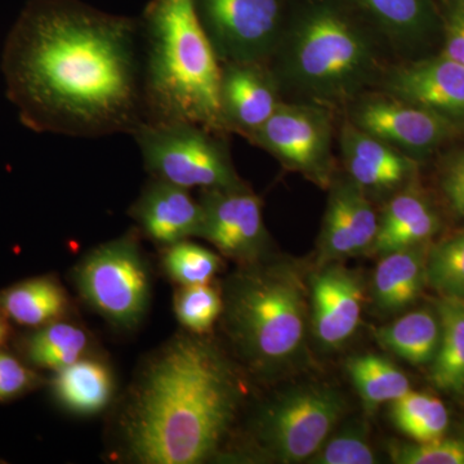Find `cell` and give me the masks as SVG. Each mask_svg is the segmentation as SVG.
I'll return each instance as SVG.
<instances>
[{"label": "cell", "instance_id": "1", "mask_svg": "<svg viewBox=\"0 0 464 464\" xmlns=\"http://www.w3.org/2000/svg\"><path fill=\"white\" fill-rule=\"evenodd\" d=\"M5 93L36 133L94 139L145 121L140 20L82 0H30L3 48Z\"/></svg>", "mask_w": 464, "mask_h": 464}, {"label": "cell", "instance_id": "2", "mask_svg": "<svg viewBox=\"0 0 464 464\" xmlns=\"http://www.w3.org/2000/svg\"><path fill=\"white\" fill-rule=\"evenodd\" d=\"M179 335L143 366L121 417L128 459L198 464L230 432L243 400L224 351L201 334Z\"/></svg>", "mask_w": 464, "mask_h": 464}, {"label": "cell", "instance_id": "3", "mask_svg": "<svg viewBox=\"0 0 464 464\" xmlns=\"http://www.w3.org/2000/svg\"><path fill=\"white\" fill-rule=\"evenodd\" d=\"M143 115L225 132L222 63L195 0H150L140 20Z\"/></svg>", "mask_w": 464, "mask_h": 464}, {"label": "cell", "instance_id": "4", "mask_svg": "<svg viewBox=\"0 0 464 464\" xmlns=\"http://www.w3.org/2000/svg\"><path fill=\"white\" fill-rule=\"evenodd\" d=\"M307 292L288 265L244 266L230 280L224 301L226 331L255 372L279 371L304 347Z\"/></svg>", "mask_w": 464, "mask_h": 464}, {"label": "cell", "instance_id": "5", "mask_svg": "<svg viewBox=\"0 0 464 464\" xmlns=\"http://www.w3.org/2000/svg\"><path fill=\"white\" fill-rule=\"evenodd\" d=\"M283 44L284 79L316 100L350 97L374 67L369 42L331 9L308 14Z\"/></svg>", "mask_w": 464, "mask_h": 464}, {"label": "cell", "instance_id": "6", "mask_svg": "<svg viewBox=\"0 0 464 464\" xmlns=\"http://www.w3.org/2000/svg\"><path fill=\"white\" fill-rule=\"evenodd\" d=\"M215 130L194 123H148L132 133L152 179L179 188H234L241 179Z\"/></svg>", "mask_w": 464, "mask_h": 464}, {"label": "cell", "instance_id": "7", "mask_svg": "<svg viewBox=\"0 0 464 464\" xmlns=\"http://www.w3.org/2000/svg\"><path fill=\"white\" fill-rule=\"evenodd\" d=\"M74 279L82 297L119 328L142 322L150 302V273L136 235L101 244L76 266Z\"/></svg>", "mask_w": 464, "mask_h": 464}, {"label": "cell", "instance_id": "8", "mask_svg": "<svg viewBox=\"0 0 464 464\" xmlns=\"http://www.w3.org/2000/svg\"><path fill=\"white\" fill-rule=\"evenodd\" d=\"M344 409L341 393L331 387L288 391L259 414L258 441L279 462L310 460L332 435Z\"/></svg>", "mask_w": 464, "mask_h": 464}, {"label": "cell", "instance_id": "9", "mask_svg": "<svg viewBox=\"0 0 464 464\" xmlns=\"http://www.w3.org/2000/svg\"><path fill=\"white\" fill-rule=\"evenodd\" d=\"M222 63H259L279 50L280 0H195Z\"/></svg>", "mask_w": 464, "mask_h": 464}, {"label": "cell", "instance_id": "10", "mask_svg": "<svg viewBox=\"0 0 464 464\" xmlns=\"http://www.w3.org/2000/svg\"><path fill=\"white\" fill-rule=\"evenodd\" d=\"M249 139L289 169L322 188L331 185L332 125L323 109L282 102Z\"/></svg>", "mask_w": 464, "mask_h": 464}, {"label": "cell", "instance_id": "11", "mask_svg": "<svg viewBox=\"0 0 464 464\" xmlns=\"http://www.w3.org/2000/svg\"><path fill=\"white\" fill-rule=\"evenodd\" d=\"M199 203L203 209L199 237L243 267L261 261L268 235L258 197L241 183L234 188L201 190Z\"/></svg>", "mask_w": 464, "mask_h": 464}, {"label": "cell", "instance_id": "12", "mask_svg": "<svg viewBox=\"0 0 464 464\" xmlns=\"http://www.w3.org/2000/svg\"><path fill=\"white\" fill-rule=\"evenodd\" d=\"M353 124L411 154H424L435 149L450 136L454 127L450 119L396 97H375L360 103Z\"/></svg>", "mask_w": 464, "mask_h": 464}, {"label": "cell", "instance_id": "13", "mask_svg": "<svg viewBox=\"0 0 464 464\" xmlns=\"http://www.w3.org/2000/svg\"><path fill=\"white\" fill-rule=\"evenodd\" d=\"M314 334L328 350L340 348L359 328L364 289L359 276L340 265L322 266L311 282Z\"/></svg>", "mask_w": 464, "mask_h": 464}, {"label": "cell", "instance_id": "14", "mask_svg": "<svg viewBox=\"0 0 464 464\" xmlns=\"http://www.w3.org/2000/svg\"><path fill=\"white\" fill-rule=\"evenodd\" d=\"M377 232L378 217L365 191L351 179L335 183L320 235V265L355 257L371 250Z\"/></svg>", "mask_w": 464, "mask_h": 464}, {"label": "cell", "instance_id": "15", "mask_svg": "<svg viewBox=\"0 0 464 464\" xmlns=\"http://www.w3.org/2000/svg\"><path fill=\"white\" fill-rule=\"evenodd\" d=\"M130 215L143 235L163 248L199 237L203 224V209L190 190L155 179L134 201Z\"/></svg>", "mask_w": 464, "mask_h": 464}, {"label": "cell", "instance_id": "16", "mask_svg": "<svg viewBox=\"0 0 464 464\" xmlns=\"http://www.w3.org/2000/svg\"><path fill=\"white\" fill-rule=\"evenodd\" d=\"M389 90L396 99L450 119H464V67L444 53L393 72Z\"/></svg>", "mask_w": 464, "mask_h": 464}, {"label": "cell", "instance_id": "17", "mask_svg": "<svg viewBox=\"0 0 464 464\" xmlns=\"http://www.w3.org/2000/svg\"><path fill=\"white\" fill-rule=\"evenodd\" d=\"M273 76L259 63H222L221 110L226 130L257 132L280 106Z\"/></svg>", "mask_w": 464, "mask_h": 464}, {"label": "cell", "instance_id": "18", "mask_svg": "<svg viewBox=\"0 0 464 464\" xmlns=\"http://www.w3.org/2000/svg\"><path fill=\"white\" fill-rule=\"evenodd\" d=\"M341 145L351 181L364 191L393 190L413 176V159L353 123L344 125Z\"/></svg>", "mask_w": 464, "mask_h": 464}, {"label": "cell", "instance_id": "19", "mask_svg": "<svg viewBox=\"0 0 464 464\" xmlns=\"http://www.w3.org/2000/svg\"><path fill=\"white\" fill-rule=\"evenodd\" d=\"M422 246L382 256L374 271L373 299L382 313L395 314L411 306L426 282Z\"/></svg>", "mask_w": 464, "mask_h": 464}, {"label": "cell", "instance_id": "20", "mask_svg": "<svg viewBox=\"0 0 464 464\" xmlns=\"http://www.w3.org/2000/svg\"><path fill=\"white\" fill-rule=\"evenodd\" d=\"M114 375L108 365L84 359L54 372L52 391L63 408L75 414L100 413L114 395Z\"/></svg>", "mask_w": 464, "mask_h": 464}, {"label": "cell", "instance_id": "21", "mask_svg": "<svg viewBox=\"0 0 464 464\" xmlns=\"http://www.w3.org/2000/svg\"><path fill=\"white\" fill-rule=\"evenodd\" d=\"M67 311L65 289L51 276L34 277L0 292V314L18 325L41 328L63 320Z\"/></svg>", "mask_w": 464, "mask_h": 464}, {"label": "cell", "instance_id": "22", "mask_svg": "<svg viewBox=\"0 0 464 464\" xmlns=\"http://www.w3.org/2000/svg\"><path fill=\"white\" fill-rule=\"evenodd\" d=\"M441 325L438 313L422 308L399 317L375 331L384 350L413 365L431 364L438 353Z\"/></svg>", "mask_w": 464, "mask_h": 464}, {"label": "cell", "instance_id": "23", "mask_svg": "<svg viewBox=\"0 0 464 464\" xmlns=\"http://www.w3.org/2000/svg\"><path fill=\"white\" fill-rule=\"evenodd\" d=\"M436 313L441 337L430 378L436 389L460 393L464 391V299L441 297L436 302Z\"/></svg>", "mask_w": 464, "mask_h": 464}, {"label": "cell", "instance_id": "24", "mask_svg": "<svg viewBox=\"0 0 464 464\" xmlns=\"http://www.w3.org/2000/svg\"><path fill=\"white\" fill-rule=\"evenodd\" d=\"M88 344L83 328L58 320L27 334L21 342V353L34 368L58 372L81 360Z\"/></svg>", "mask_w": 464, "mask_h": 464}, {"label": "cell", "instance_id": "25", "mask_svg": "<svg viewBox=\"0 0 464 464\" xmlns=\"http://www.w3.org/2000/svg\"><path fill=\"white\" fill-rule=\"evenodd\" d=\"M346 368L369 411L395 401L411 390L408 377L384 357L373 353L351 357Z\"/></svg>", "mask_w": 464, "mask_h": 464}, {"label": "cell", "instance_id": "26", "mask_svg": "<svg viewBox=\"0 0 464 464\" xmlns=\"http://www.w3.org/2000/svg\"><path fill=\"white\" fill-rule=\"evenodd\" d=\"M161 264L172 282L186 286L209 284L224 261L212 250L183 240L164 248Z\"/></svg>", "mask_w": 464, "mask_h": 464}, {"label": "cell", "instance_id": "27", "mask_svg": "<svg viewBox=\"0 0 464 464\" xmlns=\"http://www.w3.org/2000/svg\"><path fill=\"white\" fill-rule=\"evenodd\" d=\"M381 25L402 39L422 38L433 25L429 0H359Z\"/></svg>", "mask_w": 464, "mask_h": 464}, {"label": "cell", "instance_id": "28", "mask_svg": "<svg viewBox=\"0 0 464 464\" xmlns=\"http://www.w3.org/2000/svg\"><path fill=\"white\" fill-rule=\"evenodd\" d=\"M426 282L442 297L464 299V231L430 252Z\"/></svg>", "mask_w": 464, "mask_h": 464}, {"label": "cell", "instance_id": "29", "mask_svg": "<svg viewBox=\"0 0 464 464\" xmlns=\"http://www.w3.org/2000/svg\"><path fill=\"white\" fill-rule=\"evenodd\" d=\"M224 299L209 284L179 286L174 295V314L183 328L206 334L222 315Z\"/></svg>", "mask_w": 464, "mask_h": 464}, {"label": "cell", "instance_id": "30", "mask_svg": "<svg viewBox=\"0 0 464 464\" xmlns=\"http://www.w3.org/2000/svg\"><path fill=\"white\" fill-rule=\"evenodd\" d=\"M314 464H374L377 457L362 424H350L335 435L329 436L315 456Z\"/></svg>", "mask_w": 464, "mask_h": 464}, {"label": "cell", "instance_id": "31", "mask_svg": "<svg viewBox=\"0 0 464 464\" xmlns=\"http://www.w3.org/2000/svg\"><path fill=\"white\" fill-rule=\"evenodd\" d=\"M391 458L400 464H464V439L442 438L413 444H393Z\"/></svg>", "mask_w": 464, "mask_h": 464}, {"label": "cell", "instance_id": "32", "mask_svg": "<svg viewBox=\"0 0 464 464\" xmlns=\"http://www.w3.org/2000/svg\"><path fill=\"white\" fill-rule=\"evenodd\" d=\"M41 383V375L26 362L0 350V401L20 398Z\"/></svg>", "mask_w": 464, "mask_h": 464}, {"label": "cell", "instance_id": "33", "mask_svg": "<svg viewBox=\"0 0 464 464\" xmlns=\"http://www.w3.org/2000/svg\"><path fill=\"white\" fill-rule=\"evenodd\" d=\"M430 209L431 207L418 192L408 190L396 195L378 219V232L375 239L404 227Z\"/></svg>", "mask_w": 464, "mask_h": 464}, {"label": "cell", "instance_id": "34", "mask_svg": "<svg viewBox=\"0 0 464 464\" xmlns=\"http://www.w3.org/2000/svg\"><path fill=\"white\" fill-rule=\"evenodd\" d=\"M433 396L426 392L409 391L401 398L391 402V420L401 431L406 433L429 411Z\"/></svg>", "mask_w": 464, "mask_h": 464}, {"label": "cell", "instance_id": "35", "mask_svg": "<svg viewBox=\"0 0 464 464\" xmlns=\"http://www.w3.org/2000/svg\"><path fill=\"white\" fill-rule=\"evenodd\" d=\"M449 427V413L447 406L441 400L433 398L431 405L426 414L409 429L405 433L415 442L432 441V440L442 438Z\"/></svg>", "mask_w": 464, "mask_h": 464}, {"label": "cell", "instance_id": "36", "mask_svg": "<svg viewBox=\"0 0 464 464\" xmlns=\"http://www.w3.org/2000/svg\"><path fill=\"white\" fill-rule=\"evenodd\" d=\"M441 190L451 210L464 217V150L448 161L441 176Z\"/></svg>", "mask_w": 464, "mask_h": 464}, {"label": "cell", "instance_id": "37", "mask_svg": "<svg viewBox=\"0 0 464 464\" xmlns=\"http://www.w3.org/2000/svg\"><path fill=\"white\" fill-rule=\"evenodd\" d=\"M445 56L464 67V5H454L445 26Z\"/></svg>", "mask_w": 464, "mask_h": 464}, {"label": "cell", "instance_id": "38", "mask_svg": "<svg viewBox=\"0 0 464 464\" xmlns=\"http://www.w3.org/2000/svg\"><path fill=\"white\" fill-rule=\"evenodd\" d=\"M11 337V325H9V320L5 315L0 314V350L7 343V341Z\"/></svg>", "mask_w": 464, "mask_h": 464}, {"label": "cell", "instance_id": "39", "mask_svg": "<svg viewBox=\"0 0 464 464\" xmlns=\"http://www.w3.org/2000/svg\"><path fill=\"white\" fill-rule=\"evenodd\" d=\"M456 3H458V5H464V0H456Z\"/></svg>", "mask_w": 464, "mask_h": 464}]
</instances>
